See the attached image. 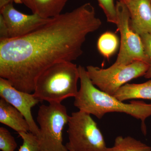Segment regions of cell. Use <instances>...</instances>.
I'll return each instance as SVG.
<instances>
[{"label":"cell","instance_id":"20","mask_svg":"<svg viewBox=\"0 0 151 151\" xmlns=\"http://www.w3.org/2000/svg\"><path fill=\"white\" fill-rule=\"evenodd\" d=\"M9 38L7 27L2 18L0 17V40Z\"/></svg>","mask_w":151,"mask_h":151},{"label":"cell","instance_id":"5","mask_svg":"<svg viewBox=\"0 0 151 151\" xmlns=\"http://www.w3.org/2000/svg\"><path fill=\"white\" fill-rule=\"evenodd\" d=\"M149 64L136 61L128 65L114 63L107 68L93 65L86 67V72L92 84L103 92L114 96L122 86L134 78L145 76Z\"/></svg>","mask_w":151,"mask_h":151},{"label":"cell","instance_id":"19","mask_svg":"<svg viewBox=\"0 0 151 151\" xmlns=\"http://www.w3.org/2000/svg\"><path fill=\"white\" fill-rule=\"evenodd\" d=\"M144 49L149 59V66L147 71L144 76L146 78H151V33L140 35Z\"/></svg>","mask_w":151,"mask_h":151},{"label":"cell","instance_id":"21","mask_svg":"<svg viewBox=\"0 0 151 151\" xmlns=\"http://www.w3.org/2000/svg\"><path fill=\"white\" fill-rule=\"evenodd\" d=\"M13 2L16 4H20V0H0V8L10 3Z\"/></svg>","mask_w":151,"mask_h":151},{"label":"cell","instance_id":"17","mask_svg":"<svg viewBox=\"0 0 151 151\" xmlns=\"http://www.w3.org/2000/svg\"><path fill=\"white\" fill-rule=\"evenodd\" d=\"M17 145L14 138L8 130L0 128V150L1 151H14Z\"/></svg>","mask_w":151,"mask_h":151},{"label":"cell","instance_id":"14","mask_svg":"<svg viewBox=\"0 0 151 151\" xmlns=\"http://www.w3.org/2000/svg\"><path fill=\"white\" fill-rule=\"evenodd\" d=\"M105 151H151V147L132 137L119 136L115 139L114 146Z\"/></svg>","mask_w":151,"mask_h":151},{"label":"cell","instance_id":"22","mask_svg":"<svg viewBox=\"0 0 151 151\" xmlns=\"http://www.w3.org/2000/svg\"><path fill=\"white\" fill-rule=\"evenodd\" d=\"M67 149H68V150L69 151H74L73 150H72V149L70 148H67Z\"/></svg>","mask_w":151,"mask_h":151},{"label":"cell","instance_id":"6","mask_svg":"<svg viewBox=\"0 0 151 151\" xmlns=\"http://www.w3.org/2000/svg\"><path fill=\"white\" fill-rule=\"evenodd\" d=\"M66 147L74 151H105L107 148L103 134L90 114L79 111L69 116Z\"/></svg>","mask_w":151,"mask_h":151},{"label":"cell","instance_id":"13","mask_svg":"<svg viewBox=\"0 0 151 151\" xmlns=\"http://www.w3.org/2000/svg\"><path fill=\"white\" fill-rule=\"evenodd\" d=\"M120 101L141 99L151 100V80L142 84H126L114 94Z\"/></svg>","mask_w":151,"mask_h":151},{"label":"cell","instance_id":"11","mask_svg":"<svg viewBox=\"0 0 151 151\" xmlns=\"http://www.w3.org/2000/svg\"><path fill=\"white\" fill-rule=\"evenodd\" d=\"M0 122L18 132H30L24 116L17 108L2 98L0 99Z\"/></svg>","mask_w":151,"mask_h":151},{"label":"cell","instance_id":"7","mask_svg":"<svg viewBox=\"0 0 151 151\" xmlns=\"http://www.w3.org/2000/svg\"><path fill=\"white\" fill-rule=\"evenodd\" d=\"M116 8V25L121 35V45L118 57L114 63L128 65L136 61L149 64V59L144 49L140 35L132 30L130 26L129 13L124 3L117 1Z\"/></svg>","mask_w":151,"mask_h":151},{"label":"cell","instance_id":"12","mask_svg":"<svg viewBox=\"0 0 151 151\" xmlns=\"http://www.w3.org/2000/svg\"><path fill=\"white\" fill-rule=\"evenodd\" d=\"M68 0H20L31 10L32 14H37L47 19L59 15Z\"/></svg>","mask_w":151,"mask_h":151},{"label":"cell","instance_id":"18","mask_svg":"<svg viewBox=\"0 0 151 151\" xmlns=\"http://www.w3.org/2000/svg\"><path fill=\"white\" fill-rule=\"evenodd\" d=\"M98 4L102 9L107 21L116 24L117 20V11L114 0H97Z\"/></svg>","mask_w":151,"mask_h":151},{"label":"cell","instance_id":"1","mask_svg":"<svg viewBox=\"0 0 151 151\" xmlns=\"http://www.w3.org/2000/svg\"><path fill=\"white\" fill-rule=\"evenodd\" d=\"M102 24L87 3L50 18L26 35L0 40V76L20 91L34 92L41 73L56 63L76 60L87 36Z\"/></svg>","mask_w":151,"mask_h":151},{"label":"cell","instance_id":"3","mask_svg":"<svg viewBox=\"0 0 151 151\" xmlns=\"http://www.w3.org/2000/svg\"><path fill=\"white\" fill-rule=\"evenodd\" d=\"M78 67L69 61L56 63L41 73L36 82L34 94L40 101L61 103L78 93Z\"/></svg>","mask_w":151,"mask_h":151},{"label":"cell","instance_id":"9","mask_svg":"<svg viewBox=\"0 0 151 151\" xmlns=\"http://www.w3.org/2000/svg\"><path fill=\"white\" fill-rule=\"evenodd\" d=\"M0 17L7 27L9 38L26 35L44 24L50 19L43 18L37 14L22 13L14 8L13 3L0 8Z\"/></svg>","mask_w":151,"mask_h":151},{"label":"cell","instance_id":"15","mask_svg":"<svg viewBox=\"0 0 151 151\" xmlns=\"http://www.w3.org/2000/svg\"><path fill=\"white\" fill-rule=\"evenodd\" d=\"M119 45L118 38L115 34L107 32L98 39L97 47L100 54L106 58H109L115 54Z\"/></svg>","mask_w":151,"mask_h":151},{"label":"cell","instance_id":"8","mask_svg":"<svg viewBox=\"0 0 151 151\" xmlns=\"http://www.w3.org/2000/svg\"><path fill=\"white\" fill-rule=\"evenodd\" d=\"M0 96L21 112L28 124L30 132L37 137L40 128L33 118L31 110L40 100L34 94L19 90L8 80L1 77H0Z\"/></svg>","mask_w":151,"mask_h":151},{"label":"cell","instance_id":"2","mask_svg":"<svg viewBox=\"0 0 151 151\" xmlns=\"http://www.w3.org/2000/svg\"><path fill=\"white\" fill-rule=\"evenodd\" d=\"M80 88L74 100V105L79 111L92 114L101 119L106 113L111 112L125 113L142 122L143 134H147L145 121L151 116V103L142 101L123 103L114 97L97 89L92 84L86 69L78 66Z\"/></svg>","mask_w":151,"mask_h":151},{"label":"cell","instance_id":"16","mask_svg":"<svg viewBox=\"0 0 151 151\" xmlns=\"http://www.w3.org/2000/svg\"><path fill=\"white\" fill-rule=\"evenodd\" d=\"M23 140L19 151H40L37 137L31 132H19Z\"/></svg>","mask_w":151,"mask_h":151},{"label":"cell","instance_id":"4","mask_svg":"<svg viewBox=\"0 0 151 151\" xmlns=\"http://www.w3.org/2000/svg\"><path fill=\"white\" fill-rule=\"evenodd\" d=\"M69 116L61 103L41 105L38 111L40 133L37 137L40 151H69L63 144V132Z\"/></svg>","mask_w":151,"mask_h":151},{"label":"cell","instance_id":"10","mask_svg":"<svg viewBox=\"0 0 151 151\" xmlns=\"http://www.w3.org/2000/svg\"><path fill=\"white\" fill-rule=\"evenodd\" d=\"M129 13L130 26L139 35L151 33V0H118Z\"/></svg>","mask_w":151,"mask_h":151}]
</instances>
